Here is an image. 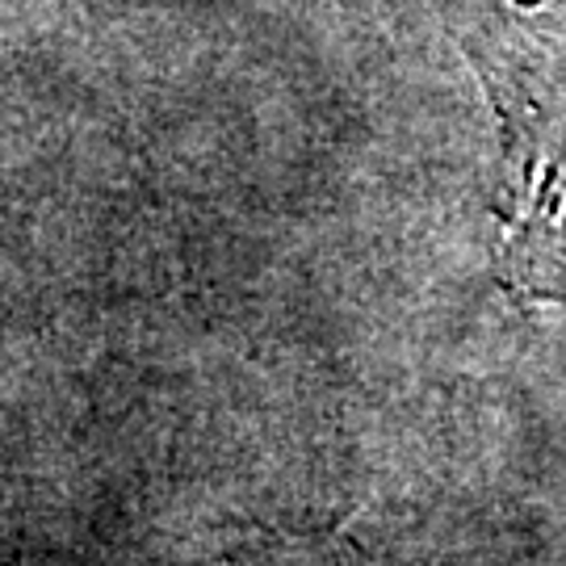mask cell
Returning <instances> with one entry per match:
<instances>
[{
  "mask_svg": "<svg viewBox=\"0 0 566 566\" xmlns=\"http://www.w3.org/2000/svg\"><path fill=\"white\" fill-rule=\"evenodd\" d=\"M500 109L495 264L512 294L566 303V81L507 60L483 81Z\"/></svg>",
  "mask_w": 566,
  "mask_h": 566,
  "instance_id": "obj_1",
  "label": "cell"
}]
</instances>
